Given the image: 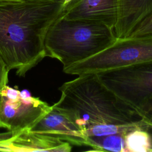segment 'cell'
Listing matches in <instances>:
<instances>
[{"instance_id": "cell-1", "label": "cell", "mask_w": 152, "mask_h": 152, "mask_svg": "<svg viewBox=\"0 0 152 152\" xmlns=\"http://www.w3.org/2000/svg\"><path fill=\"white\" fill-rule=\"evenodd\" d=\"M59 90L61 97L53 107L68 116L87 138L126 132L144 122L96 74L78 75Z\"/></svg>"}, {"instance_id": "cell-2", "label": "cell", "mask_w": 152, "mask_h": 152, "mask_svg": "<svg viewBox=\"0 0 152 152\" xmlns=\"http://www.w3.org/2000/svg\"><path fill=\"white\" fill-rule=\"evenodd\" d=\"M64 2L0 1V56L9 71L23 76L45 56V41Z\"/></svg>"}, {"instance_id": "cell-3", "label": "cell", "mask_w": 152, "mask_h": 152, "mask_svg": "<svg viewBox=\"0 0 152 152\" xmlns=\"http://www.w3.org/2000/svg\"><path fill=\"white\" fill-rule=\"evenodd\" d=\"M116 39L113 28L94 21L68 19L61 12L46 34L45 54L59 61L64 69L98 53Z\"/></svg>"}, {"instance_id": "cell-4", "label": "cell", "mask_w": 152, "mask_h": 152, "mask_svg": "<svg viewBox=\"0 0 152 152\" xmlns=\"http://www.w3.org/2000/svg\"><path fill=\"white\" fill-rule=\"evenodd\" d=\"M148 61H152V36L116 38L104 50L63 71L77 75L97 74Z\"/></svg>"}, {"instance_id": "cell-5", "label": "cell", "mask_w": 152, "mask_h": 152, "mask_svg": "<svg viewBox=\"0 0 152 152\" xmlns=\"http://www.w3.org/2000/svg\"><path fill=\"white\" fill-rule=\"evenodd\" d=\"M96 74L106 87L136 111L152 99V61Z\"/></svg>"}, {"instance_id": "cell-6", "label": "cell", "mask_w": 152, "mask_h": 152, "mask_svg": "<svg viewBox=\"0 0 152 152\" xmlns=\"http://www.w3.org/2000/svg\"><path fill=\"white\" fill-rule=\"evenodd\" d=\"M50 109L39 98L23 96L7 85L0 91V122L12 133L29 129Z\"/></svg>"}, {"instance_id": "cell-7", "label": "cell", "mask_w": 152, "mask_h": 152, "mask_svg": "<svg viewBox=\"0 0 152 152\" xmlns=\"http://www.w3.org/2000/svg\"><path fill=\"white\" fill-rule=\"evenodd\" d=\"M120 6V0H71L62 11L64 17L84 20L104 24L114 28Z\"/></svg>"}, {"instance_id": "cell-8", "label": "cell", "mask_w": 152, "mask_h": 152, "mask_svg": "<svg viewBox=\"0 0 152 152\" xmlns=\"http://www.w3.org/2000/svg\"><path fill=\"white\" fill-rule=\"evenodd\" d=\"M29 130L67 142L71 145H87V137L80 128L68 116L53 106Z\"/></svg>"}, {"instance_id": "cell-9", "label": "cell", "mask_w": 152, "mask_h": 152, "mask_svg": "<svg viewBox=\"0 0 152 152\" xmlns=\"http://www.w3.org/2000/svg\"><path fill=\"white\" fill-rule=\"evenodd\" d=\"M71 149L72 145L67 142L31 132L29 129L0 140L2 151L69 152Z\"/></svg>"}, {"instance_id": "cell-10", "label": "cell", "mask_w": 152, "mask_h": 152, "mask_svg": "<svg viewBox=\"0 0 152 152\" xmlns=\"http://www.w3.org/2000/svg\"><path fill=\"white\" fill-rule=\"evenodd\" d=\"M152 13V0H120L114 31L116 38L129 37L136 27Z\"/></svg>"}, {"instance_id": "cell-11", "label": "cell", "mask_w": 152, "mask_h": 152, "mask_svg": "<svg viewBox=\"0 0 152 152\" xmlns=\"http://www.w3.org/2000/svg\"><path fill=\"white\" fill-rule=\"evenodd\" d=\"M125 142L126 152H152V136L144 121L125 134Z\"/></svg>"}, {"instance_id": "cell-12", "label": "cell", "mask_w": 152, "mask_h": 152, "mask_svg": "<svg viewBox=\"0 0 152 152\" xmlns=\"http://www.w3.org/2000/svg\"><path fill=\"white\" fill-rule=\"evenodd\" d=\"M127 132L88 137L87 138L86 145L92 148L90 151L126 152L125 135Z\"/></svg>"}, {"instance_id": "cell-13", "label": "cell", "mask_w": 152, "mask_h": 152, "mask_svg": "<svg viewBox=\"0 0 152 152\" xmlns=\"http://www.w3.org/2000/svg\"><path fill=\"white\" fill-rule=\"evenodd\" d=\"M152 36V13L142 21L129 37Z\"/></svg>"}, {"instance_id": "cell-14", "label": "cell", "mask_w": 152, "mask_h": 152, "mask_svg": "<svg viewBox=\"0 0 152 152\" xmlns=\"http://www.w3.org/2000/svg\"><path fill=\"white\" fill-rule=\"evenodd\" d=\"M137 112L147 124L152 126V99L145 102Z\"/></svg>"}, {"instance_id": "cell-15", "label": "cell", "mask_w": 152, "mask_h": 152, "mask_svg": "<svg viewBox=\"0 0 152 152\" xmlns=\"http://www.w3.org/2000/svg\"><path fill=\"white\" fill-rule=\"evenodd\" d=\"M9 69L0 56V91L7 85Z\"/></svg>"}, {"instance_id": "cell-16", "label": "cell", "mask_w": 152, "mask_h": 152, "mask_svg": "<svg viewBox=\"0 0 152 152\" xmlns=\"http://www.w3.org/2000/svg\"><path fill=\"white\" fill-rule=\"evenodd\" d=\"M9 136H10V133L9 132L0 134V140H2L3 138L4 139V138H8V137H9Z\"/></svg>"}, {"instance_id": "cell-17", "label": "cell", "mask_w": 152, "mask_h": 152, "mask_svg": "<svg viewBox=\"0 0 152 152\" xmlns=\"http://www.w3.org/2000/svg\"><path fill=\"white\" fill-rule=\"evenodd\" d=\"M24 0H0V1H23Z\"/></svg>"}, {"instance_id": "cell-18", "label": "cell", "mask_w": 152, "mask_h": 152, "mask_svg": "<svg viewBox=\"0 0 152 152\" xmlns=\"http://www.w3.org/2000/svg\"><path fill=\"white\" fill-rule=\"evenodd\" d=\"M71 0H64V5H65V4H67L68 2H69V1H70Z\"/></svg>"}, {"instance_id": "cell-19", "label": "cell", "mask_w": 152, "mask_h": 152, "mask_svg": "<svg viewBox=\"0 0 152 152\" xmlns=\"http://www.w3.org/2000/svg\"><path fill=\"white\" fill-rule=\"evenodd\" d=\"M52 1H61L64 2V0H52Z\"/></svg>"}, {"instance_id": "cell-20", "label": "cell", "mask_w": 152, "mask_h": 152, "mask_svg": "<svg viewBox=\"0 0 152 152\" xmlns=\"http://www.w3.org/2000/svg\"><path fill=\"white\" fill-rule=\"evenodd\" d=\"M0 128H2V124H1V122H0Z\"/></svg>"}]
</instances>
